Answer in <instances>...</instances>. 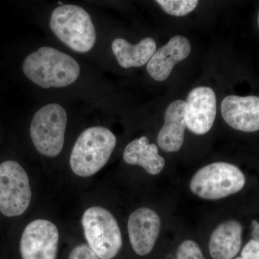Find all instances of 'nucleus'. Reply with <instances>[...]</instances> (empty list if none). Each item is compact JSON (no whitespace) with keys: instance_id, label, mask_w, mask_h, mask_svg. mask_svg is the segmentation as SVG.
<instances>
[{"instance_id":"f257e3e1","label":"nucleus","mask_w":259,"mask_h":259,"mask_svg":"<svg viewBox=\"0 0 259 259\" xmlns=\"http://www.w3.org/2000/svg\"><path fill=\"white\" fill-rule=\"evenodd\" d=\"M24 74L44 89L64 88L76 81L80 66L71 56L51 47H41L24 61Z\"/></svg>"},{"instance_id":"f03ea898","label":"nucleus","mask_w":259,"mask_h":259,"mask_svg":"<svg viewBox=\"0 0 259 259\" xmlns=\"http://www.w3.org/2000/svg\"><path fill=\"white\" fill-rule=\"evenodd\" d=\"M115 146V135L106 127L95 126L84 130L71 151V170L79 177L93 176L106 165Z\"/></svg>"},{"instance_id":"7ed1b4c3","label":"nucleus","mask_w":259,"mask_h":259,"mask_svg":"<svg viewBox=\"0 0 259 259\" xmlns=\"http://www.w3.org/2000/svg\"><path fill=\"white\" fill-rule=\"evenodd\" d=\"M50 27L56 36L73 51L87 53L96 42V31L88 12L74 5H63L53 11Z\"/></svg>"},{"instance_id":"20e7f679","label":"nucleus","mask_w":259,"mask_h":259,"mask_svg":"<svg viewBox=\"0 0 259 259\" xmlns=\"http://www.w3.org/2000/svg\"><path fill=\"white\" fill-rule=\"evenodd\" d=\"M245 178L239 168L226 162L202 167L191 180L190 190L200 198L216 200L240 192Z\"/></svg>"},{"instance_id":"39448f33","label":"nucleus","mask_w":259,"mask_h":259,"mask_svg":"<svg viewBox=\"0 0 259 259\" xmlns=\"http://www.w3.org/2000/svg\"><path fill=\"white\" fill-rule=\"evenodd\" d=\"M88 245L100 259L115 258L122 248L120 227L107 209L99 206L90 207L81 218Z\"/></svg>"},{"instance_id":"423d86ee","label":"nucleus","mask_w":259,"mask_h":259,"mask_svg":"<svg viewBox=\"0 0 259 259\" xmlns=\"http://www.w3.org/2000/svg\"><path fill=\"white\" fill-rule=\"evenodd\" d=\"M66 124L67 114L60 105L49 104L37 110L30 127L37 151L49 157L58 156L64 147Z\"/></svg>"},{"instance_id":"0eeeda50","label":"nucleus","mask_w":259,"mask_h":259,"mask_svg":"<svg viewBox=\"0 0 259 259\" xmlns=\"http://www.w3.org/2000/svg\"><path fill=\"white\" fill-rule=\"evenodd\" d=\"M26 171L20 163L8 160L0 164V211L6 217L21 215L31 202Z\"/></svg>"},{"instance_id":"6e6552de","label":"nucleus","mask_w":259,"mask_h":259,"mask_svg":"<svg viewBox=\"0 0 259 259\" xmlns=\"http://www.w3.org/2000/svg\"><path fill=\"white\" fill-rule=\"evenodd\" d=\"M59 234L51 221L38 219L29 223L20 240L22 259H56Z\"/></svg>"},{"instance_id":"1a4fd4ad","label":"nucleus","mask_w":259,"mask_h":259,"mask_svg":"<svg viewBox=\"0 0 259 259\" xmlns=\"http://www.w3.org/2000/svg\"><path fill=\"white\" fill-rule=\"evenodd\" d=\"M185 102L187 128L197 135L208 133L217 113V99L212 89L207 87L194 89Z\"/></svg>"},{"instance_id":"9d476101","label":"nucleus","mask_w":259,"mask_h":259,"mask_svg":"<svg viewBox=\"0 0 259 259\" xmlns=\"http://www.w3.org/2000/svg\"><path fill=\"white\" fill-rule=\"evenodd\" d=\"M161 220L157 213L147 207L135 210L127 223L130 242L138 255L144 256L152 251L160 231Z\"/></svg>"},{"instance_id":"9b49d317","label":"nucleus","mask_w":259,"mask_h":259,"mask_svg":"<svg viewBox=\"0 0 259 259\" xmlns=\"http://www.w3.org/2000/svg\"><path fill=\"white\" fill-rule=\"evenodd\" d=\"M221 114L233 128L243 132L259 131V97L230 95L221 103Z\"/></svg>"},{"instance_id":"f8f14e48","label":"nucleus","mask_w":259,"mask_h":259,"mask_svg":"<svg viewBox=\"0 0 259 259\" xmlns=\"http://www.w3.org/2000/svg\"><path fill=\"white\" fill-rule=\"evenodd\" d=\"M191 49L187 37L182 35L172 37L166 45L156 51L148 63V74L156 81H164L171 74L175 65L188 57Z\"/></svg>"},{"instance_id":"ddd939ff","label":"nucleus","mask_w":259,"mask_h":259,"mask_svg":"<svg viewBox=\"0 0 259 259\" xmlns=\"http://www.w3.org/2000/svg\"><path fill=\"white\" fill-rule=\"evenodd\" d=\"M186 102L176 100L167 107L164 115V124L158 134L159 147L166 152L180 151L185 141Z\"/></svg>"},{"instance_id":"4468645a","label":"nucleus","mask_w":259,"mask_h":259,"mask_svg":"<svg viewBox=\"0 0 259 259\" xmlns=\"http://www.w3.org/2000/svg\"><path fill=\"white\" fill-rule=\"evenodd\" d=\"M243 226L236 221L221 223L212 232L209 242V253L213 259H233L240 251Z\"/></svg>"},{"instance_id":"2eb2a0df","label":"nucleus","mask_w":259,"mask_h":259,"mask_svg":"<svg viewBox=\"0 0 259 259\" xmlns=\"http://www.w3.org/2000/svg\"><path fill=\"white\" fill-rule=\"evenodd\" d=\"M123 159L131 165H138L151 175L161 173L165 166V159L158 154L157 146L149 144L146 136L135 139L126 146Z\"/></svg>"},{"instance_id":"dca6fc26","label":"nucleus","mask_w":259,"mask_h":259,"mask_svg":"<svg viewBox=\"0 0 259 259\" xmlns=\"http://www.w3.org/2000/svg\"><path fill=\"white\" fill-rule=\"evenodd\" d=\"M112 50L121 67H141L149 62L154 55L156 44L151 37H146L136 45L123 38H116L112 42Z\"/></svg>"},{"instance_id":"f3484780","label":"nucleus","mask_w":259,"mask_h":259,"mask_svg":"<svg viewBox=\"0 0 259 259\" xmlns=\"http://www.w3.org/2000/svg\"><path fill=\"white\" fill-rule=\"evenodd\" d=\"M156 3L168 14L182 17L193 11L199 2L197 0H157Z\"/></svg>"},{"instance_id":"a211bd4d","label":"nucleus","mask_w":259,"mask_h":259,"mask_svg":"<svg viewBox=\"0 0 259 259\" xmlns=\"http://www.w3.org/2000/svg\"><path fill=\"white\" fill-rule=\"evenodd\" d=\"M177 259H205L197 243L187 240L182 243L177 250Z\"/></svg>"},{"instance_id":"6ab92c4d","label":"nucleus","mask_w":259,"mask_h":259,"mask_svg":"<svg viewBox=\"0 0 259 259\" xmlns=\"http://www.w3.org/2000/svg\"><path fill=\"white\" fill-rule=\"evenodd\" d=\"M69 259H100L88 244H82L75 247Z\"/></svg>"},{"instance_id":"aec40b11","label":"nucleus","mask_w":259,"mask_h":259,"mask_svg":"<svg viewBox=\"0 0 259 259\" xmlns=\"http://www.w3.org/2000/svg\"><path fill=\"white\" fill-rule=\"evenodd\" d=\"M242 259H259V242L251 240L245 245L241 253Z\"/></svg>"},{"instance_id":"412c9836","label":"nucleus","mask_w":259,"mask_h":259,"mask_svg":"<svg viewBox=\"0 0 259 259\" xmlns=\"http://www.w3.org/2000/svg\"><path fill=\"white\" fill-rule=\"evenodd\" d=\"M253 228V232H252L253 240H254L255 241L259 242V223H257Z\"/></svg>"},{"instance_id":"4be33fe9","label":"nucleus","mask_w":259,"mask_h":259,"mask_svg":"<svg viewBox=\"0 0 259 259\" xmlns=\"http://www.w3.org/2000/svg\"><path fill=\"white\" fill-rule=\"evenodd\" d=\"M257 21H258V28H259V12H258V18H257Z\"/></svg>"},{"instance_id":"5701e85b","label":"nucleus","mask_w":259,"mask_h":259,"mask_svg":"<svg viewBox=\"0 0 259 259\" xmlns=\"http://www.w3.org/2000/svg\"><path fill=\"white\" fill-rule=\"evenodd\" d=\"M236 259H242L241 257H238V258H236Z\"/></svg>"}]
</instances>
